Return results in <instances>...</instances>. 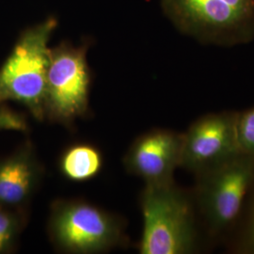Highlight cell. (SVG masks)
I'll return each mask as SVG.
<instances>
[{
    "instance_id": "obj_1",
    "label": "cell",
    "mask_w": 254,
    "mask_h": 254,
    "mask_svg": "<svg viewBox=\"0 0 254 254\" xmlns=\"http://www.w3.org/2000/svg\"><path fill=\"white\" fill-rule=\"evenodd\" d=\"M140 254H196L208 250L191 190L174 181L145 185L139 196Z\"/></svg>"
},
{
    "instance_id": "obj_2",
    "label": "cell",
    "mask_w": 254,
    "mask_h": 254,
    "mask_svg": "<svg viewBox=\"0 0 254 254\" xmlns=\"http://www.w3.org/2000/svg\"><path fill=\"white\" fill-rule=\"evenodd\" d=\"M191 190L209 246L224 243L236 227L254 181V156L240 154L208 173L195 176Z\"/></svg>"
},
{
    "instance_id": "obj_3",
    "label": "cell",
    "mask_w": 254,
    "mask_h": 254,
    "mask_svg": "<svg viewBox=\"0 0 254 254\" xmlns=\"http://www.w3.org/2000/svg\"><path fill=\"white\" fill-rule=\"evenodd\" d=\"M58 20L49 17L24 30L0 67V106L14 102L37 121H45L46 73L50 37Z\"/></svg>"
},
{
    "instance_id": "obj_4",
    "label": "cell",
    "mask_w": 254,
    "mask_h": 254,
    "mask_svg": "<svg viewBox=\"0 0 254 254\" xmlns=\"http://www.w3.org/2000/svg\"><path fill=\"white\" fill-rule=\"evenodd\" d=\"M47 231L55 248L66 254H102L127 244L123 219L78 199L55 200Z\"/></svg>"
},
{
    "instance_id": "obj_5",
    "label": "cell",
    "mask_w": 254,
    "mask_h": 254,
    "mask_svg": "<svg viewBox=\"0 0 254 254\" xmlns=\"http://www.w3.org/2000/svg\"><path fill=\"white\" fill-rule=\"evenodd\" d=\"M181 32L201 43L233 46L254 38V0H162Z\"/></svg>"
},
{
    "instance_id": "obj_6",
    "label": "cell",
    "mask_w": 254,
    "mask_h": 254,
    "mask_svg": "<svg viewBox=\"0 0 254 254\" xmlns=\"http://www.w3.org/2000/svg\"><path fill=\"white\" fill-rule=\"evenodd\" d=\"M91 82L87 46L63 43L50 48L45 119L70 127L77 119L88 115Z\"/></svg>"
},
{
    "instance_id": "obj_7",
    "label": "cell",
    "mask_w": 254,
    "mask_h": 254,
    "mask_svg": "<svg viewBox=\"0 0 254 254\" xmlns=\"http://www.w3.org/2000/svg\"><path fill=\"white\" fill-rule=\"evenodd\" d=\"M237 111L200 116L183 133L182 169L198 176L242 154L236 131Z\"/></svg>"
},
{
    "instance_id": "obj_8",
    "label": "cell",
    "mask_w": 254,
    "mask_h": 254,
    "mask_svg": "<svg viewBox=\"0 0 254 254\" xmlns=\"http://www.w3.org/2000/svg\"><path fill=\"white\" fill-rule=\"evenodd\" d=\"M183 133L170 129H153L137 136L124 158L127 173L142 179L145 185L174 181L181 167Z\"/></svg>"
},
{
    "instance_id": "obj_9",
    "label": "cell",
    "mask_w": 254,
    "mask_h": 254,
    "mask_svg": "<svg viewBox=\"0 0 254 254\" xmlns=\"http://www.w3.org/2000/svg\"><path fill=\"white\" fill-rule=\"evenodd\" d=\"M44 175L45 168L30 141L0 157V207L27 211Z\"/></svg>"
},
{
    "instance_id": "obj_10",
    "label": "cell",
    "mask_w": 254,
    "mask_h": 254,
    "mask_svg": "<svg viewBox=\"0 0 254 254\" xmlns=\"http://www.w3.org/2000/svg\"><path fill=\"white\" fill-rule=\"evenodd\" d=\"M104 158L96 146L76 143L69 146L61 155L59 167L69 181L83 183L90 181L101 173Z\"/></svg>"
},
{
    "instance_id": "obj_11",
    "label": "cell",
    "mask_w": 254,
    "mask_h": 254,
    "mask_svg": "<svg viewBox=\"0 0 254 254\" xmlns=\"http://www.w3.org/2000/svg\"><path fill=\"white\" fill-rule=\"evenodd\" d=\"M223 244L231 254H254V181L241 217Z\"/></svg>"
},
{
    "instance_id": "obj_12",
    "label": "cell",
    "mask_w": 254,
    "mask_h": 254,
    "mask_svg": "<svg viewBox=\"0 0 254 254\" xmlns=\"http://www.w3.org/2000/svg\"><path fill=\"white\" fill-rule=\"evenodd\" d=\"M27 211L0 207V254L13 252L27 225Z\"/></svg>"
},
{
    "instance_id": "obj_13",
    "label": "cell",
    "mask_w": 254,
    "mask_h": 254,
    "mask_svg": "<svg viewBox=\"0 0 254 254\" xmlns=\"http://www.w3.org/2000/svg\"><path fill=\"white\" fill-rule=\"evenodd\" d=\"M236 131L241 153L254 156V108L237 113Z\"/></svg>"
},
{
    "instance_id": "obj_14",
    "label": "cell",
    "mask_w": 254,
    "mask_h": 254,
    "mask_svg": "<svg viewBox=\"0 0 254 254\" xmlns=\"http://www.w3.org/2000/svg\"><path fill=\"white\" fill-rule=\"evenodd\" d=\"M27 130L28 126L27 120L22 114L12 109H9L6 106H0V132H27Z\"/></svg>"
}]
</instances>
